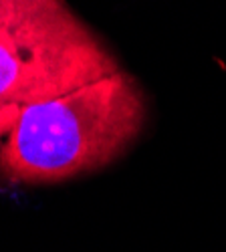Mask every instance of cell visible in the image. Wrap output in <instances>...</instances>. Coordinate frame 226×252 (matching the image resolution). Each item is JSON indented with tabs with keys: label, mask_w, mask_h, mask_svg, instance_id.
I'll use <instances>...</instances> for the list:
<instances>
[{
	"label": "cell",
	"mask_w": 226,
	"mask_h": 252,
	"mask_svg": "<svg viewBox=\"0 0 226 252\" xmlns=\"http://www.w3.org/2000/svg\"><path fill=\"white\" fill-rule=\"evenodd\" d=\"M137 81L117 71L65 95L20 107L0 152L12 184H53L109 165L146 125Z\"/></svg>",
	"instance_id": "obj_1"
},
{
	"label": "cell",
	"mask_w": 226,
	"mask_h": 252,
	"mask_svg": "<svg viewBox=\"0 0 226 252\" xmlns=\"http://www.w3.org/2000/svg\"><path fill=\"white\" fill-rule=\"evenodd\" d=\"M121 71L65 0L0 12V109H20Z\"/></svg>",
	"instance_id": "obj_2"
},
{
	"label": "cell",
	"mask_w": 226,
	"mask_h": 252,
	"mask_svg": "<svg viewBox=\"0 0 226 252\" xmlns=\"http://www.w3.org/2000/svg\"><path fill=\"white\" fill-rule=\"evenodd\" d=\"M31 2H40V0H0V12L14 8V6H23V4H31Z\"/></svg>",
	"instance_id": "obj_3"
},
{
	"label": "cell",
	"mask_w": 226,
	"mask_h": 252,
	"mask_svg": "<svg viewBox=\"0 0 226 252\" xmlns=\"http://www.w3.org/2000/svg\"><path fill=\"white\" fill-rule=\"evenodd\" d=\"M14 117H16V113H0V135H2L4 127L10 129V125H12ZM0 152H2V150H0Z\"/></svg>",
	"instance_id": "obj_4"
},
{
	"label": "cell",
	"mask_w": 226,
	"mask_h": 252,
	"mask_svg": "<svg viewBox=\"0 0 226 252\" xmlns=\"http://www.w3.org/2000/svg\"><path fill=\"white\" fill-rule=\"evenodd\" d=\"M0 113H18L16 109H0Z\"/></svg>",
	"instance_id": "obj_5"
}]
</instances>
